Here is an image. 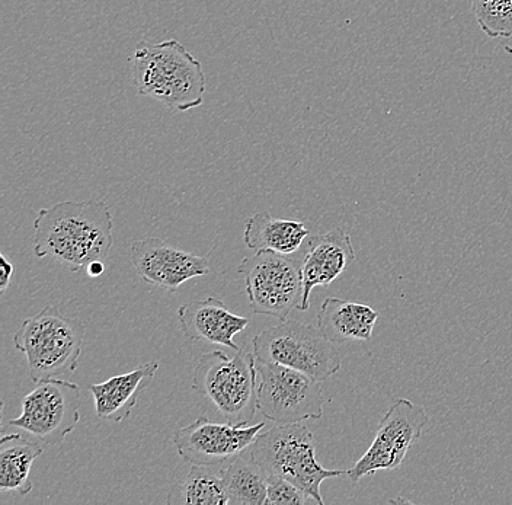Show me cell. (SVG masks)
<instances>
[{
    "label": "cell",
    "mask_w": 512,
    "mask_h": 505,
    "mask_svg": "<svg viewBox=\"0 0 512 505\" xmlns=\"http://www.w3.org/2000/svg\"><path fill=\"white\" fill-rule=\"evenodd\" d=\"M35 257H51L78 273L110 255L112 214L101 200L63 201L41 209L34 220Z\"/></svg>",
    "instance_id": "6da1fadb"
},
{
    "label": "cell",
    "mask_w": 512,
    "mask_h": 505,
    "mask_svg": "<svg viewBox=\"0 0 512 505\" xmlns=\"http://www.w3.org/2000/svg\"><path fill=\"white\" fill-rule=\"evenodd\" d=\"M137 94L175 113L201 107L207 91L203 66L178 40L139 47L133 57Z\"/></svg>",
    "instance_id": "7a4b0ae2"
},
{
    "label": "cell",
    "mask_w": 512,
    "mask_h": 505,
    "mask_svg": "<svg viewBox=\"0 0 512 505\" xmlns=\"http://www.w3.org/2000/svg\"><path fill=\"white\" fill-rule=\"evenodd\" d=\"M86 328L56 306L24 319L14 335L16 350L28 361L32 382L75 372L85 344Z\"/></svg>",
    "instance_id": "3957f363"
},
{
    "label": "cell",
    "mask_w": 512,
    "mask_h": 505,
    "mask_svg": "<svg viewBox=\"0 0 512 505\" xmlns=\"http://www.w3.org/2000/svg\"><path fill=\"white\" fill-rule=\"evenodd\" d=\"M249 453L267 476H280L293 482L319 505L325 504L320 494L323 482L347 475L344 469H326L320 465L315 437L302 423L277 424L259 434Z\"/></svg>",
    "instance_id": "277c9868"
},
{
    "label": "cell",
    "mask_w": 512,
    "mask_h": 505,
    "mask_svg": "<svg viewBox=\"0 0 512 505\" xmlns=\"http://www.w3.org/2000/svg\"><path fill=\"white\" fill-rule=\"evenodd\" d=\"M255 354L238 350L229 357L213 351L200 357L192 373V389L214 405L230 424H248L258 409Z\"/></svg>",
    "instance_id": "5b68a950"
},
{
    "label": "cell",
    "mask_w": 512,
    "mask_h": 505,
    "mask_svg": "<svg viewBox=\"0 0 512 505\" xmlns=\"http://www.w3.org/2000/svg\"><path fill=\"white\" fill-rule=\"evenodd\" d=\"M252 347L256 360L290 367L319 382L341 370V354L319 326L294 319L264 329L252 340Z\"/></svg>",
    "instance_id": "8992f818"
},
{
    "label": "cell",
    "mask_w": 512,
    "mask_h": 505,
    "mask_svg": "<svg viewBox=\"0 0 512 505\" xmlns=\"http://www.w3.org/2000/svg\"><path fill=\"white\" fill-rule=\"evenodd\" d=\"M258 411L271 423L286 425L319 420L326 404L322 382L302 372L255 359Z\"/></svg>",
    "instance_id": "52a82bcc"
},
{
    "label": "cell",
    "mask_w": 512,
    "mask_h": 505,
    "mask_svg": "<svg viewBox=\"0 0 512 505\" xmlns=\"http://www.w3.org/2000/svg\"><path fill=\"white\" fill-rule=\"evenodd\" d=\"M246 278L245 292L255 315L287 321L291 310L302 303V270L288 255L271 251L255 252L236 268Z\"/></svg>",
    "instance_id": "ba28073f"
},
{
    "label": "cell",
    "mask_w": 512,
    "mask_h": 505,
    "mask_svg": "<svg viewBox=\"0 0 512 505\" xmlns=\"http://www.w3.org/2000/svg\"><path fill=\"white\" fill-rule=\"evenodd\" d=\"M80 388L62 377L35 383L34 391L22 399V412L11 420L41 444L60 446L80 421Z\"/></svg>",
    "instance_id": "9c48e42d"
},
{
    "label": "cell",
    "mask_w": 512,
    "mask_h": 505,
    "mask_svg": "<svg viewBox=\"0 0 512 505\" xmlns=\"http://www.w3.org/2000/svg\"><path fill=\"white\" fill-rule=\"evenodd\" d=\"M428 423L430 417L422 405L405 398L393 402L380 420L376 436L367 452L348 469V478L357 484L364 476L400 468Z\"/></svg>",
    "instance_id": "30bf717a"
},
{
    "label": "cell",
    "mask_w": 512,
    "mask_h": 505,
    "mask_svg": "<svg viewBox=\"0 0 512 505\" xmlns=\"http://www.w3.org/2000/svg\"><path fill=\"white\" fill-rule=\"evenodd\" d=\"M265 425L219 424L201 415L175 431V449L191 465L219 466L248 452Z\"/></svg>",
    "instance_id": "8fae6325"
},
{
    "label": "cell",
    "mask_w": 512,
    "mask_h": 505,
    "mask_svg": "<svg viewBox=\"0 0 512 505\" xmlns=\"http://www.w3.org/2000/svg\"><path fill=\"white\" fill-rule=\"evenodd\" d=\"M130 262L144 283L176 293L192 278L210 274L207 257H198L166 244L159 238H146L131 245Z\"/></svg>",
    "instance_id": "7c38bea8"
},
{
    "label": "cell",
    "mask_w": 512,
    "mask_h": 505,
    "mask_svg": "<svg viewBox=\"0 0 512 505\" xmlns=\"http://www.w3.org/2000/svg\"><path fill=\"white\" fill-rule=\"evenodd\" d=\"M355 260L351 236L342 228L315 235L307 244L302 270L303 296L299 310L310 308V294L316 287H328Z\"/></svg>",
    "instance_id": "4fadbf2b"
},
{
    "label": "cell",
    "mask_w": 512,
    "mask_h": 505,
    "mask_svg": "<svg viewBox=\"0 0 512 505\" xmlns=\"http://www.w3.org/2000/svg\"><path fill=\"white\" fill-rule=\"evenodd\" d=\"M179 328L190 341L219 344L238 351L233 343L235 335L245 331L249 319L230 312L223 300L207 297L203 300H191L178 309Z\"/></svg>",
    "instance_id": "5bb4252c"
},
{
    "label": "cell",
    "mask_w": 512,
    "mask_h": 505,
    "mask_svg": "<svg viewBox=\"0 0 512 505\" xmlns=\"http://www.w3.org/2000/svg\"><path fill=\"white\" fill-rule=\"evenodd\" d=\"M159 361H149L131 372L111 377L98 385L89 386L94 396L99 420L121 423L127 420L139 402V395L153 382Z\"/></svg>",
    "instance_id": "9a60e30c"
},
{
    "label": "cell",
    "mask_w": 512,
    "mask_h": 505,
    "mask_svg": "<svg viewBox=\"0 0 512 505\" xmlns=\"http://www.w3.org/2000/svg\"><path fill=\"white\" fill-rule=\"evenodd\" d=\"M318 326L331 343L368 341L373 335L379 313L371 306L328 297L320 306Z\"/></svg>",
    "instance_id": "2e32d148"
},
{
    "label": "cell",
    "mask_w": 512,
    "mask_h": 505,
    "mask_svg": "<svg viewBox=\"0 0 512 505\" xmlns=\"http://www.w3.org/2000/svg\"><path fill=\"white\" fill-rule=\"evenodd\" d=\"M309 233L303 222L277 219L271 213L261 212L246 220L243 241L255 252L271 251L291 255L302 248Z\"/></svg>",
    "instance_id": "e0dca14e"
},
{
    "label": "cell",
    "mask_w": 512,
    "mask_h": 505,
    "mask_svg": "<svg viewBox=\"0 0 512 505\" xmlns=\"http://www.w3.org/2000/svg\"><path fill=\"white\" fill-rule=\"evenodd\" d=\"M43 455L40 443H32L21 434H3L0 440V492L14 491L25 497L34 485L31 468Z\"/></svg>",
    "instance_id": "ac0fdd59"
},
{
    "label": "cell",
    "mask_w": 512,
    "mask_h": 505,
    "mask_svg": "<svg viewBox=\"0 0 512 505\" xmlns=\"http://www.w3.org/2000/svg\"><path fill=\"white\" fill-rule=\"evenodd\" d=\"M222 478L229 504L265 505L268 476L251 453L236 457L223 469Z\"/></svg>",
    "instance_id": "d6986e66"
},
{
    "label": "cell",
    "mask_w": 512,
    "mask_h": 505,
    "mask_svg": "<svg viewBox=\"0 0 512 505\" xmlns=\"http://www.w3.org/2000/svg\"><path fill=\"white\" fill-rule=\"evenodd\" d=\"M213 466L192 465L191 471L169 492V505H227L222 471H211Z\"/></svg>",
    "instance_id": "ffe728a7"
},
{
    "label": "cell",
    "mask_w": 512,
    "mask_h": 505,
    "mask_svg": "<svg viewBox=\"0 0 512 505\" xmlns=\"http://www.w3.org/2000/svg\"><path fill=\"white\" fill-rule=\"evenodd\" d=\"M472 11L489 38L511 37L512 0H472Z\"/></svg>",
    "instance_id": "44dd1931"
},
{
    "label": "cell",
    "mask_w": 512,
    "mask_h": 505,
    "mask_svg": "<svg viewBox=\"0 0 512 505\" xmlns=\"http://www.w3.org/2000/svg\"><path fill=\"white\" fill-rule=\"evenodd\" d=\"M313 503L312 498L293 482L280 476H268L265 505H303Z\"/></svg>",
    "instance_id": "7402d4cb"
},
{
    "label": "cell",
    "mask_w": 512,
    "mask_h": 505,
    "mask_svg": "<svg viewBox=\"0 0 512 505\" xmlns=\"http://www.w3.org/2000/svg\"><path fill=\"white\" fill-rule=\"evenodd\" d=\"M12 276H14V265L5 255H0V293L6 292L11 284Z\"/></svg>",
    "instance_id": "603a6c76"
},
{
    "label": "cell",
    "mask_w": 512,
    "mask_h": 505,
    "mask_svg": "<svg viewBox=\"0 0 512 505\" xmlns=\"http://www.w3.org/2000/svg\"><path fill=\"white\" fill-rule=\"evenodd\" d=\"M86 273L91 278L101 277L105 273V262L92 261L91 264L86 265Z\"/></svg>",
    "instance_id": "cb8c5ba5"
}]
</instances>
